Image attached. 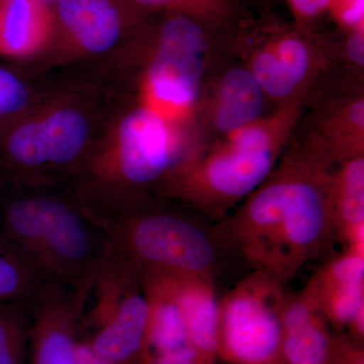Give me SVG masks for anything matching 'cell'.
<instances>
[{
  "mask_svg": "<svg viewBox=\"0 0 364 364\" xmlns=\"http://www.w3.org/2000/svg\"><path fill=\"white\" fill-rule=\"evenodd\" d=\"M140 13L186 16L217 33L227 32L239 21L235 0H128Z\"/></svg>",
  "mask_w": 364,
  "mask_h": 364,
  "instance_id": "cell-21",
  "label": "cell"
},
{
  "mask_svg": "<svg viewBox=\"0 0 364 364\" xmlns=\"http://www.w3.org/2000/svg\"><path fill=\"white\" fill-rule=\"evenodd\" d=\"M310 296H289L282 313V360L289 364H332L337 335Z\"/></svg>",
  "mask_w": 364,
  "mask_h": 364,
  "instance_id": "cell-15",
  "label": "cell"
},
{
  "mask_svg": "<svg viewBox=\"0 0 364 364\" xmlns=\"http://www.w3.org/2000/svg\"><path fill=\"white\" fill-rule=\"evenodd\" d=\"M346 33L344 40V55L352 65L358 68L364 66V26Z\"/></svg>",
  "mask_w": 364,
  "mask_h": 364,
  "instance_id": "cell-29",
  "label": "cell"
},
{
  "mask_svg": "<svg viewBox=\"0 0 364 364\" xmlns=\"http://www.w3.org/2000/svg\"><path fill=\"white\" fill-rule=\"evenodd\" d=\"M91 124L78 107L59 105L21 117L1 132L2 181L33 186L43 174L75 167L87 148Z\"/></svg>",
  "mask_w": 364,
  "mask_h": 364,
  "instance_id": "cell-8",
  "label": "cell"
},
{
  "mask_svg": "<svg viewBox=\"0 0 364 364\" xmlns=\"http://www.w3.org/2000/svg\"><path fill=\"white\" fill-rule=\"evenodd\" d=\"M332 364H364L363 347L350 338L337 335Z\"/></svg>",
  "mask_w": 364,
  "mask_h": 364,
  "instance_id": "cell-28",
  "label": "cell"
},
{
  "mask_svg": "<svg viewBox=\"0 0 364 364\" xmlns=\"http://www.w3.org/2000/svg\"><path fill=\"white\" fill-rule=\"evenodd\" d=\"M336 163L311 129L289 139L241 215L260 245V269L286 282L320 255L335 234L330 188Z\"/></svg>",
  "mask_w": 364,
  "mask_h": 364,
  "instance_id": "cell-1",
  "label": "cell"
},
{
  "mask_svg": "<svg viewBox=\"0 0 364 364\" xmlns=\"http://www.w3.org/2000/svg\"><path fill=\"white\" fill-rule=\"evenodd\" d=\"M146 16L132 40L148 56L143 74L142 105L177 130L196 121L217 33L177 14Z\"/></svg>",
  "mask_w": 364,
  "mask_h": 364,
  "instance_id": "cell-5",
  "label": "cell"
},
{
  "mask_svg": "<svg viewBox=\"0 0 364 364\" xmlns=\"http://www.w3.org/2000/svg\"><path fill=\"white\" fill-rule=\"evenodd\" d=\"M293 14L294 25L305 31H313V23L328 13L330 0H286Z\"/></svg>",
  "mask_w": 364,
  "mask_h": 364,
  "instance_id": "cell-26",
  "label": "cell"
},
{
  "mask_svg": "<svg viewBox=\"0 0 364 364\" xmlns=\"http://www.w3.org/2000/svg\"><path fill=\"white\" fill-rule=\"evenodd\" d=\"M2 184V178H1V174H0V186H1Z\"/></svg>",
  "mask_w": 364,
  "mask_h": 364,
  "instance_id": "cell-33",
  "label": "cell"
},
{
  "mask_svg": "<svg viewBox=\"0 0 364 364\" xmlns=\"http://www.w3.org/2000/svg\"><path fill=\"white\" fill-rule=\"evenodd\" d=\"M284 284L255 269L220 299L218 358L228 364L280 363Z\"/></svg>",
  "mask_w": 364,
  "mask_h": 364,
  "instance_id": "cell-9",
  "label": "cell"
},
{
  "mask_svg": "<svg viewBox=\"0 0 364 364\" xmlns=\"http://www.w3.org/2000/svg\"><path fill=\"white\" fill-rule=\"evenodd\" d=\"M330 325L348 329L364 310V256L346 250L330 261L303 289Z\"/></svg>",
  "mask_w": 364,
  "mask_h": 364,
  "instance_id": "cell-14",
  "label": "cell"
},
{
  "mask_svg": "<svg viewBox=\"0 0 364 364\" xmlns=\"http://www.w3.org/2000/svg\"><path fill=\"white\" fill-rule=\"evenodd\" d=\"M85 304L74 289L50 280L28 306L32 364L77 363V331Z\"/></svg>",
  "mask_w": 364,
  "mask_h": 364,
  "instance_id": "cell-12",
  "label": "cell"
},
{
  "mask_svg": "<svg viewBox=\"0 0 364 364\" xmlns=\"http://www.w3.org/2000/svg\"><path fill=\"white\" fill-rule=\"evenodd\" d=\"M330 198L335 234L345 243L364 228V156L336 164Z\"/></svg>",
  "mask_w": 364,
  "mask_h": 364,
  "instance_id": "cell-20",
  "label": "cell"
},
{
  "mask_svg": "<svg viewBox=\"0 0 364 364\" xmlns=\"http://www.w3.org/2000/svg\"><path fill=\"white\" fill-rule=\"evenodd\" d=\"M138 364H215L198 353L191 346L184 347L179 350L154 353L146 352Z\"/></svg>",
  "mask_w": 364,
  "mask_h": 364,
  "instance_id": "cell-27",
  "label": "cell"
},
{
  "mask_svg": "<svg viewBox=\"0 0 364 364\" xmlns=\"http://www.w3.org/2000/svg\"><path fill=\"white\" fill-rule=\"evenodd\" d=\"M76 364H109L98 358L91 349L87 341H79L77 347V363Z\"/></svg>",
  "mask_w": 364,
  "mask_h": 364,
  "instance_id": "cell-30",
  "label": "cell"
},
{
  "mask_svg": "<svg viewBox=\"0 0 364 364\" xmlns=\"http://www.w3.org/2000/svg\"><path fill=\"white\" fill-rule=\"evenodd\" d=\"M311 130L336 164L364 156L363 95L332 100L326 105L314 119Z\"/></svg>",
  "mask_w": 364,
  "mask_h": 364,
  "instance_id": "cell-19",
  "label": "cell"
},
{
  "mask_svg": "<svg viewBox=\"0 0 364 364\" xmlns=\"http://www.w3.org/2000/svg\"><path fill=\"white\" fill-rule=\"evenodd\" d=\"M43 1L47 2V4H51L52 6V4L55 1V0H43Z\"/></svg>",
  "mask_w": 364,
  "mask_h": 364,
  "instance_id": "cell-31",
  "label": "cell"
},
{
  "mask_svg": "<svg viewBox=\"0 0 364 364\" xmlns=\"http://www.w3.org/2000/svg\"><path fill=\"white\" fill-rule=\"evenodd\" d=\"M78 200L109 239L112 258L139 277L210 274L215 261L214 242L191 220L166 210H144L136 200Z\"/></svg>",
  "mask_w": 364,
  "mask_h": 364,
  "instance_id": "cell-4",
  "label": "cell"
},
{
  "mask_svg": "<svg viewBox=\"0 0 364 364\" xmlns=\"http://www.w3.org/2000/svg\"><path fill=\"white\" fill-rule=\"evenodd\" d=\"M304 104L280 105L269 116L196 146L163 186L167 193L212 217H224L269 176L296 131Z\"/></svg>",
  "mask_w": 364,
  "mask_h": 364,
  "instance_id": "cell-3",
  "label": "cell"
},
{
  "mask_svg": "<svg viewBox=\"0 0 364 364\" xmlns=\"http://www.w3.org/2000/svg\"><path fill=\"white\" fill-rule=\"evenodd\" d=\"M230 46L259 83L267 100L280 105L305 104L331 49L313 31L277 18L239 21L226 32Z\"/></svg>",
  "mask_w": 364,
  "mask_h": 364,
  "instance_id": "cell-6",
  "label": "cell"
},
{
  "mask_svg": "<svg viewBox=\"0 0 364 364\" xmlns=\"http://www.w3.org/2000/svg\"><path fill=\"white\" fill-rule=\"evenodd\" d=\"M0 186V244L87 301L111 262L104 231L72 200L33 186Z\"/></svg>",
  "mask_w": 364,
  "mask_h": 364,
  "instance_id": "cell-2",
  "label": "cell"
},
{
  "mask_svg": "<svg viewBox=\"0 0 364 364\" xmlns=\"http://www.w3.org/2000/svg\"><path fill=\"white\" fill-rule=\"evenodd\" d=\"M141 284L149 305L147 352L166 353L189 346L178 277L146 273L141 277Z\"/></svg>",
  "mask_w": 364,
  "mask_h": 364,
  "instance_id": "cell-17",
  "label": "cell"
},
{
  "mask_svg": "<svg viewBox=\"0 0 364 364\" xmlns=\"http://www.w3.org/2000/svg\"><path fill=\"white\" fill-rule=\"evenodd\" d=\"M279 364H289V363H287L286 361L282 360H282H280V363Z\"/></svg>",
  "mask_w": 364,
  "mask_h": 364,
  "instance_id": "cell-32",
  "label": "cell"
},
{
  "mask_svg": "<svg viewBox=\"0 0 364 364\" xmlns=\"http://www.w3.org/2000/svg\"><path fill=\"white\" fill-rule=\"evenodd\" d=\"M30 102L28 87L16 74L0 67V133L20 119Z\"/></svg>",
  "mask_w": 364,
  "mask_h": 364,
  "instance_id": "cell-24",
  "label": "cell"
},
{
  "mask_svg": "<svg viewBox=\"0 0 364 364\" xmlns=\"http://www.w3.org/2000/svg\"><path fill=\"white\" fill-rule=\"evenodd\" d=\"M50 280L30 261L0 244V304L28 309Z\"/></svg>",
  "mask_w": 364,
  "mask_h": 364,
  "instance_id": "cell-22",
  "label": "cell"
},
{
  "mask_svg": "<svg viewBox=\"0 0 364 364\" xmlns=\"http://www.w3.org/2000/svg\"><path fill=\"white\" fill-rule=\"evenodd\" d=\"M51 4L43 0H0V55L33 56L54 40Z\"/></svg>",
  "mask_w": 364,
  "mask_h": 364,
  "instance_id": "cell-16",
  "label": "cell"
},
{
  "mask_svg": "<svg viewBox=\"0 0 364 364\" xmlns=\"http://www.w3.org/2000/svg\"><path fill=\"white\" fill-rule=\"evenodd\" d=\"M90 294L91 349L109 364H138L147 352L149 323L141 277L112 258Z\"/></svg>",
  "mask_w": 364,
  "mask_h": 364,
  "instance_id": "cell-10",
  "label": "cell"
},
{
  "mask_svg": "<svg viewBox=\"0 0 364 364\" xmlns=\"http://www.w3.org/2000/svg\"><path fill=\"white\" fill-rule=\"evenodd\" d=\"M109 152L91 164L95 186L88 196L134 200L142 189L164 184L188 154L179 131L141 104L117 124Z\"/></svg>",
  "mask_w": 364,
  "mask_h": 364,
  "instance_id": "cell-7",
  "label": "cell"
},
{
  "mask_svg": "<svg viewBox=\"0 0 364 364\" xmlns=\"http://www.w3.org/2000/svg\"><path fill=\"white\" fill-rule=\"evenodd\" d=\"M30 336L26 306L0 304V364H23Z\"/></svg>",
  "mask_w": 364,
  "mask_h": 364,
  "instance_id": "cell-23",
  "label": "cell"
},
{
  "mask_svg": "<svg viewBox=\"0 0 364 364\" xmlns=\"http://www.w3.org/2000/svg\"><path fill=\"white\" fill-rule=\"evenodd\" d=\"M178 277L182 312L189 346L215 363L219 339V299L212 275Z\"/></svg>",
  "mask_w": 364,
  "mask_h": 364,
  "instance_id": "cell-18",
  "label": "cell"
},
{
  "mask_svg": "<svg viewBox=\"0 0 364 364\" xmlns=\"http://www.w3.org/2000/svg\"><path fill=\"white\" fill-rule=\"evenodd\" d=\"M344 32L364 26V0H330L328 13Z\"/></svg>",
  "mask_w": 364,
  "mask_h": 364,
  "instance_id": "cell-25",
  "label": "cell"
},
{
  "mask_svg": "<svg viewBox=\"0 0 364 364\" xmlns=\"http://www.w3.org/2000/svg\"><path fill=\"white\" fill-rule=\"evenodd\" d=\"M267 97L245 66L230 67L203 87L196 119L217 136L228 135L263 117Z\"/></svg>",
  "mask_w": 364,
  "mask_h": 364,
  "instance_id": "cell-13",
  "label": "cell"
},
{
  "mask_svg": "<svg viewBox=\"0 0 364 364\" xmlns=\"http://www.w3.org/2000/svg\"><path fill=\"white\" fill-rule=\"evenodd\" d=\"M55 38L83 54L112 51L131 39L146 14L128 0H55Z\"/></svg>",
  "mask_w": 364,
  "mask_h": 364,
  "instance_id": "cell-11",
  "label": "cell"
}]
</instances>
